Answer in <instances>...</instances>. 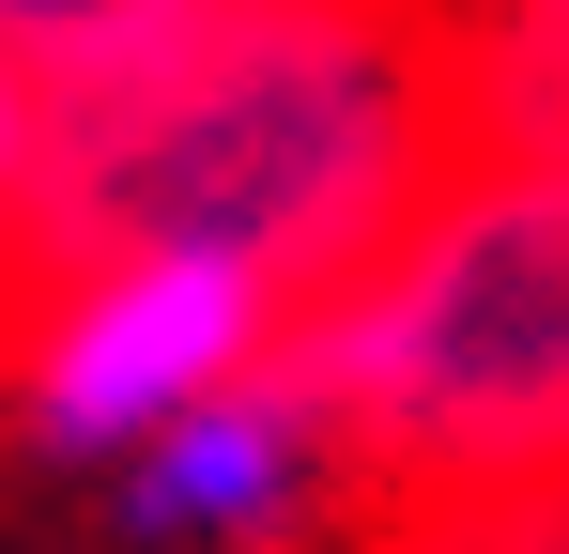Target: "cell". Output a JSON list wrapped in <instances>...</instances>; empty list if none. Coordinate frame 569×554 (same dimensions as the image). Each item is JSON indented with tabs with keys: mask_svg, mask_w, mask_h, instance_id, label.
<instances>
[{
	"mask_svg": "<svg viewBox=\"0 0 569 554\" xmlns=\"http://www.w3.org/2000/svg\"><path fill=\"white\" fill-rule=\"evenodd\" d=\"M477 155V78L447 0H231L139 78L62 92L31 200L0 216V324L16 293L108 247H200L247 263L292 324L400 216Z\"/></svg>",
	"mask_w": 569,
	"mask_h": 554,
	"instance_id": "obj_1",
	"label": "cell"
},
{
	"mask_svg": "<svg viewBox=\"0 0 569 554\" xmlns=\"http://www.w3.org/2000/svg\"><path fill=\"white\" fill-rule=\"evenodd\" d=\"M292 369L323 385L355 477L385 493H477L569 462V155L477 139L462 170L400 216V247L355 263Z\"/></svg>",
	"mask_w": 569,
	"mask_h": 554,
	"instance_id": "obj_2",
	"label": "cell"
},
{
	"mask_svg": "<svg viewBox=\"0 0 569 554\" xmlns=\"http://www.w3.org/2000/svg\"><path fill=\"white\" fill-rule=\"evenodd\" d=\"M292 355V308L247 263L200 247H108L16 293L0 324V416L47 477H108L139 432H170L186 400H216L231 369Z\"/></svg>",
	"mask_w": 569,
	"mask_h": 554,
	"instance_id": "obj_3",
	"label": "cell"
},
{
	"mask_svg": "<svg viewBox=\"0 0 569 554\" xmlns=\"http://www.w3.org/2000/svg\"><path fill=\"white\" fill-rule=\"evenodd\" d=\"M339 416H323V385L292 355L231 369L216 400H186L170 432H139V447L93 477V524L108 554H292L323 508H339Z\"/></svg>",
	"mask_w": 569,
	"mask_h": 554,
	"instance_id": "obj_4",
	"label": "cell"
},
{
	"mask_svg": "<svg viewBox=\"0 0 569 554\" xmlns=\"http://www.w3.org/2000/svg\"><path fill=\"white\" fill-rule=\"evenodd\" d=\"M200 16H231V0H0V62L62 108V92H108L154 47H186Z\"/></svg>",
	"mask_w": 569,
	"mask_h": 554,
	"instance_id": "obj_5",
	"label": "cell"
},
{
	"mask_svg": "<svg viewBox=\"0 0 569 554\" xmlns=\"http://www.w3.org/2000/svg\"><path fill=\"white\" fill-rule=\"evenodd\" d=\"M462 78H477V139L569 155V0H477L462 16Z\"/></svg>",
	"mask_w": 569,
	"mask_h": 554,
	"instance_id": "obj_6",
	"label": "cell"
},
{
	"mask_svg": "<svg viewBox=\"0 0 569 554\" xmlns=\"http://www.w3.org/2000/svg\"><path fill=\"white\" fill-rule=\"evenodd\" d=\"M370 554H569V462L555 477H477V493H385Z\"/></svg>",
	"mask_w": 569,
	"mask_h": 554,
	"instance_id": "obj_7",
	"label": "cell"
},
{
	"mask_svg": "<svg viewBox=\"0 0 569 554\" xmlns=\"http://www.w3.org/2000/svg\"><path fill=\"white\" fill-rule=\"evenodd\" d=\"M31 155H47V92H31L16 62H0V216L31 200Z\"/></svg>",
	"mask_w": 569,
	"mask_h": 554,
	"instance_id": "obj_8",
	"label": "cell"
}]
</instances>
